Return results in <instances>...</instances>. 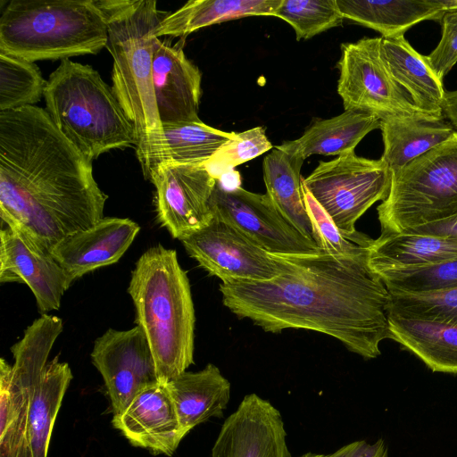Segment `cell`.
I'll use <instances>...</instances> for the list:
<instances>
[{
    "label": "cell",
    "instance_id": "obj_9",
    "mask_svg": "<svg viewBox=\"0 0 457 457\" xmlns=\"http://www.w3.org/2000/svg\"><path fill=\"white\" fill-rule=\"evenodd\" d=\"M391 175L383 160L360 157L352 152L329 162L320 161L302 183L345 237L369 247L372 239L358 232L355 223L376 202L386 197Z\"/></svg>",
    "mask_w": 457,
    "mask_h": 457
},
{
    "label": "cell",
    "instance_id": "obj_35",
    "mask_svg": "<svg viewBox=\"0 0 457 457\" xmlns=\"http://www.w3.org/2000/svg\"><path fill=\"white\" fill-rule=\"evenodd\" d=\"M263 127H255L235 133V137L224 144L205 164L216 179L227 171L272 149Z\"/></svg>",
    "mask_w": 457,
    "mask_h": 457
},
{
    "label": "cell",
    "instance_id": "obj_34",
    "mask_svg": "<svg viewBox=\"0 0 457 457\" xmlns=\"http://www.w3.org/2000/svg\"><path fill=\"white\" fill-rule=\"evenodd\" d=\"M389 294L387 314L457 326V289L428 294Z\"/></svg>",
    "mask_w": 457,
    "mask_h": 457
},
{
    "label": "cell",
    "instance_id": "obj_10",
    "mask_svg": "<svg viewBox=\"0 0 457 457\" xmlns=\"http://www.w3.org/2000/svg\"><path fill=\"white\" fill-rule=\"evenodd\" d=\"M381 40L364 37L341 46L337 93L345 111L369 112L380 120L435 117L418 109L394 79L381 56Z\"/></svg>",
    "mask_w": 457,
    "mask_h": 457
},
{
    "label": "cell",
    "instance_id": "obj_7",
    "mask_svg": "<svg viewBox=\"0 0 457 457\" xmlns=\"http://www.w3.org/2000/svg\"><path fill=\"white\" fill-rule=\"evenodd\" d=\"M391 173L387 195L377 207L381 233L409 232L457 216V131Z\"/></svg>",
    "mask_w": 457,
    "mask_h": 457
},
{
    "label": "cell",
    "instance_id": "obj_6",
    "mask_svg": "<svg viewBox=\"0 0 457 457\" xmlns=\"http://www.w3.org/2000/svg\"><path fill=\"white\" fill-rule=\"evenodd\" d=\"M107 40L96 0H12L0 17V52L31 62L96 54Z\"/></svg>",
    "mask_w": 457,
    "mask_h": 457
},
{
    "label": "cell",
    "instance_id": "obj_37",
    "mask_svg": "<svg viewBox=\"0 0 457 457\" xmlns=\"http://www.w3.org/2000/svg\"><path fill=\"white\" fill-rule=\"evenodd\" d=\"M441 23V39L425 58L436 75L443 80L457 62V7L446 11Z\"/></svg>",
    "mask_w": 457,
    "mask_h": 457
},
{
    "label": "cell",
    "instance_id": "obj_39",
    "mask_svg": "<svg viewBox=\"0 0 457 457\" xmlns=\"http://www.w3.org/2000/svg\"><path fill=\"white\" fill-rule=\"evenodd\" d=\"M409 232H417L457 240V216L419 227Z\"/></svg>",
    "mask_w": 457,
    "mask_h": 457
},
{
    "label": "cell",
    "instance_id": "obj_19",
    "mask_svg": "<svg viewBox=\"0 0 457 457\" xmlns=\"http://www.w3.org/2000/svg\"><path fill=\"white\" fill-rule=\"evenodd\" d=\"M140 228L126 218H103L93 226L71 234L51 251L73 282L86 273L117 262Z\"/></svg>",
    "mask_w": 457,
    "mask_h": 457
},
{
    "label": "cell",
    "instance_id": "obj_15",
    "mask_svg": "<svg viewBox=\"0 0 457 457\" xmlns=\"http://www.w3.org/2000/svg\"><path fill=\"white\" fill-rule=\"evenodd\" d=\"M282 416L269 401L250 394L223 423L212 457H291Z\"/></svg>",
    "mask_w": 457,
    "mask_h": 457
},
{
    "label": "cell",
    "instance_id": "obj_20",
    "mask_svg": "<svg viewBox=\"0 0 457 457\" xmlns=\"http://www.w3.org/2000/svg\"><path fill=\"white\" fill-rule=\"evenodd\" d=\"M344 17L378 31L383 38L403 36L413 25L441 21L445 12L457 7V0H336Z\"/></svg>",
    "mask_w": 457,
    "mask_h": 457
},
{
    "label": "cell",
    "instance_id": "obj_36",
    "mask_svg": "<svg viewBox=\"0 0 457 457\" xmlns=\"http://www.w3.org/2000/svg\"><path fill=\"white\" fill-rule=\"evenodd\" d=\"M302 192L312 224L313 240L320 250L345 255H353L368 251V247L361 246L341 234L326 211L303 183Z\"/></svg>",
    "mask_w": 457,
    "mask_h": 457
},
{
    "label": "cell",
    "instance_id": "obj_12",
    "mask_svg": "<svg viewBox=\"0 0 457 457\" xmlns=\"http://www.w3.org/2000/svg\"><path fill=\"white\" fill-rule=\"evenodd\" d=\"M210 204L214 216L238 228L270 253L320 250L282 216L267 194L253 193L239 186L228 187L217 179Z\"/></svg>",
    "mask_w": 457,
    "mask_h": 457
},
{
    "label": "cell",
    "instance_id": "obj_11",
    "mask_svg": "<svg viewBox=\"0 0 457 457\" xmlns=\"http://www.w3.org/2000/svg\"><path fill=\"white\" fill-rule=\"evenodd\" d=\"M180 241L187 253L222 283L267 281L281 271L270 253L214 215L206 226Z\"/></svg>",
    "mask_w": 457,
    "mask_h": 457
},
{
    "label": "cell",
    "instance_id": "obj_40",
    "mask_svg": "<svg viewBox=\"0 0 457 457\" xmlns=\"http://www.w3.org/2000/svg\"><path fill=\"white\" fill-rule=\"evenodd\" d=\"M443 112L457 131V90L446 91Z\"/></svg>",
    "mask_w": 457,
    "mask_h": 457
},
{
    "label": "cell",
    "instance_id": "obj_28",
    "mask_svg": "<svg viewBox=\"0 0 457 457\" xmlns=\"http://www.w3.org/2000/svg\"><path fill=\"white\" fill-rule=\"evenodd\" d=\"M380 118L345 110L330 119L317 120L295 140L286 141L304 160L312 154L342 155L354 152L370 131L380 127Z\"/></svg>",
    "mask_w": 457,
    "mask_h": 457
},
{
    "label": "cell",
    "instance_id": "obj_21",
    "mask_svg": "<svg viewBox=\"0 0 457 457\" xmlns=\"http://www.w3.org/2000/svg\"><path fill=\"white\" fill-rule=\"evenodd\" d=\"M166 386L186 436L209 419L221 418L230 398V383L212 363L196 372L185 371Z\"/></svg>",
    "mask_w": 457,
    "mask_h": 457
},
{
    "label": "cell",
    "instance_id": "obj_27",
    "mask_svg": "<svg viewBox=\"0 0 457 457\" xmlns=\"http://www.w3.org/2000/svg\"><path fill=\"white\" fill-rule=\"evenodd\" d=\"M282 0H191L164 16L156 36L187 37L202 28L248 16H275Z\"/></svg>",
    "mask_w": 457,
    "mask_h": 457
},
{
    "label": "cell",
    "instance_id": "obj_23",
    "mask_svg": "<svg viewBox=\"0 0 457 457\" xmlns=\"http://www.w3.org/2000/svg\"><path fill=\"white\" fill-rule=\"evenodd\" d=\"M373 272L432 265L457 259V240L417 232L381 233L368 247Z\"/></svg>",
    "mask_w": 457,
    "mask_h": 457
},
{
    "label": "cell",
    "instance_id": "obj_33",
    "mask_svg": "<svg viewBox=\"0 0 457 457\" xmlns=\"http://www.w3.org/2000/svg\"><path fill=\"white\" fill-rule=\"evenodd\" d=\"M276 17L287 22L296 39H309L342 24L336 0H282Z\"/></svg>",
    "mask_w": 457,
    "mask_h": 457
},
{
    "label": "cell",
    "instance_id": "obj_14",
    "mask_svg": "<svg viewBox=\"0 0 457 457\" xmlns=\"http://www.w3.org/2000/svg\"><path fill=\"white\" fill-rule=\"evenodd\" d=\"M103 377L113 414L122 411L144 388L159 383L155 362L143 328H110L98 337L91 353Z\"/></svg>",
    "mask_w": 457,
    "mask_h": 457
},
{
    "label": "cell",
    "instance_id": "obj_13",
    "mask_svg": "<svg viewBox=\"0 0 457 457\" xmlns=\"http://www.w3.org/2000/svg\"><path fill=\"white\" fill-rule=\"evenodd\" d=\"M148 179L155 187L158 220L174 238L181 240L212 220L217 179L205 165L162 162Z\"/></svg>",
    "mask_w": 457,
    "mask_h": 457
},
{
    "label": "cell",
    "instance_id": "obj_8",
    "mask_svg": "<svg viewBox=\"0 0 457 457\" xmlns=\"http://www.w3.org/2000/svg\"><path fill=\"white\" fill-rule=\"evenodd\" d=\"M62 329L60 318L43 314L11 347L13 365L0 360V457H29L30 406L50 351Z\"/></svg>",
    "mask_w": 457,
    "mask_h": 457
},
{
    "label": "cell",
    "instance_id": "obj_30",
    "mask_svg": "<svg viewBox=\"0 0 457 457\" xmlns=\"http://www.w3.org/2000/svg\"><path fill=\"white\" fill-rule=\"evenodd\" d=\"M234 137L235 132L220 130L202 120L163 125L162 144L152 170L162 162L205 165Z\"/></svg>",
    "mask_w": 457,
    "mask_h": 457
},
{
    "label": "cell",
    "instance_id": "obj_4",
    "mask_svg": "<svg viewBox=\"0 0 457 457\" xmlns=\"http://www.w3.org/2000/svg\"><path fill=\"white\" fill-rule=\"evenodd\" d=\"M128 292L136 322L145 333L158 381L166 385L194 363L195 309L187 272L173 249H147L132 271Z\"/></svg>",
    "mask_w": 457,
    "mask_h": 457
},
{
    "label": "cell",
    "instance_id": "obj_17",
    "mask_svg": "<svg viewBox=\"0 0 457 457\" xmlns=\"http://www.w3.org/2000/svg\"><path fill=\"white\" fill-rule=\"evenodd\" d=\"M115 428L137 447L171 456L186 436L166 385L156 383L137 393L113 414Z\"/></svg>",
    "mask_w": 457,
    "mask_h": 457
},
{
    "label": "cell",
    "instance_id": "obj_2",
    "mask_svg": "<svg viewBox=\"0 0 457 457\" xmlns=\"http://www.w3.org/2000/svg\"><path fill=\"white\" fill-rule=\"evenodd\" d=\"M107 195L89 162L45 109L0 112V217L51 253L64 237L104 218Z\"/></svg>",
    "mask_w": 457,
    "mask_h": 457
},
{
    "label": "cell",
    "instance_id": "obj_31",
    "mask_svg": "<svg viewBox=\"0 0 457 457\" xmlns=\"http://www.w3.org/2000/svg\"><path fill=\"white\" fill-rule=\"evenodd\" d=\"M46 82L34 62L0 52V112L37 103Z\"/></svg>",
    "mask_w": 457,
    "mask_h": 457
},
{
    "label": "cell",
    "instance_id": "obj_26",
    "mask_svg": "<svg viewBox=\"0 0 457 457\" xmlns=\"http://www.w3.org/2000/svg\"><path fill=\"white\" fill-rule=\"evenodd\" d=\"M384 151L381 160L394 172L456 131L445 117H389L380 121Z\"/></svg>",
    "mask_w": 457,
    "mask_h": 457
},
{
    "label": "cell",
    "instance_id": "obj_3",
    "mask_svg": "<svg viewBox=\"0 0 457 457\" xmlns=\"http://www.w3.org/2000/svg\"><path fill=\"white\" fill-rule=\"evenodd\" d=\"M108 27L106 47L112 57V91L134 126L136 152L149 178L159 152L162 127L153 86L155 34L162 17L154 0H96Z\"/></svg>",
    "mask_w": 457,
    "mask_h": 457
},
{
    "label": "cell",
    "instance_id": "obj_25",
    "mask_svg": "<svg viewBox=\"0 0 457 457\" xmlns=\"http://www.w3.org/2000/svg\"><path fill=\"white\" fill-rule=\"evenodd\" d=\"M303 161L284 142L264 157L263 180L266 194L282 216L300 233L313 240L302 192L301 168Z\"/></svg>",
    "mask_w": 457,
    "mask_h": 457
},
{
    "label": "cell",
    "instance_id": "obj_1",
    "mask_svg": "<svg viewBox=\"0 0 457 457\" xmlns=\"http://www.w3.org/2000/svg\"><path fill=\"white\" fill-rule=\"evenodd\" d=\"M280 273L267 281L220 283L222 303L270 333L303 328L328 335L364 359L388 338L390 294L368 264V251L270 253Z\"/></svg>",
    "mask_w": 457,
    "mask_h": 457
},
{
    "label": "cell",
    "instance_id": "obj_18",
    "mask_svg": "<svg viewBox=\"0 0 457 457\" xmlns=\"http://www.w3.org/2000/svg\"><path fill=\"white\" fill-rule=\"evenodd\" d=\"M202 73L179 44L161 41L154 55L153 86L163 125L200 121Z\"/></svg>",
    "mask_w": 457,
    "mask_h": 457
},
{
    "label": "cell",
    "instance_id": "obj_5",
    "mask_svg": "<svg viewBox=\"0 0 457 457\" xmlns=\"http://www.w3.org/2000/svg\"><path fill=\"white\" fill-rule=\"evenodd\" d=\"M44 98L55 127L89 162L112 149L136 145L133 124L91 66L62 60L47 79Z\"/></svg>",
    "mask_w": 457,
    "mask_h": 457
},
{
    "label": "cell",
    "instance_id": "obj_16",
    "mask_svg": "<svg viewBox=\"0 0 457 457\" xmlns=\"http://www.w3.org/2000/svg\"><path fill=\"white\" fill-rule=\"evenodd\" d=\"M0 281L25 283L32 291L38 312L58 310L72 283L54 259L12 228L0 231Z\"/></svg>",
    "mask_w": 457,
    "mask_h": 457
},
{
    "label": "cell",
    "instance_id": "obj_29",
    "mask_svg": "<svg viewBox=\"0 0 457 457\" xmlns=\"http://www.w3.org/2000/svg\"><path fill=\"white\" fill-rule=\"evenodd\" d=\"M71 379L69 364L58 356L45 366L29 414V457H47L53 428Z\"/></svg>",
    "mask_w": 457,
    "mask_h": 457
},
{
    "label": "cell",
    "instance_id": "obj_24",
    "mask_svg": "<svg viewBox=\"0 0 457 457\" xmlns=\"http://www.w3.org/2000/svg\"><path fill=\"white\" fill-rule=\"evenodd\" d=\"M388 339L419 357L432 371L457 374V326L387 314Z\"/></svg>",
    "mask_w": 457,
    "mask_h": 457
},
{
    "label": "cell",
    "instance_id": "obj_38",
    "mask_svg": "<svg viewBox=\"0 0 457 457\" xmlns=\"http://www.w3.org/2000/svg\"><path fill=\"white\" fill-rule=\"evenodd\" d=\"M299 457H387L386 446L382 439L374 444L355 441L330 454L304 453Z\"/></svg>",
    "mask_w": 457,
    "mask_h": 457
},
{
    "label": "cell",
    "instance_id": "obj_22",
    "mask_svg": "<svg viewBox=\"0 0 457 457\" xmlns=\"http://www.w3.org/2000/svg\"><path fill=\"white\" fill-rule=\"evenodd\" d=\"M380 53L392 77L415 106L427 114L445 117L443 104L446 91L425 55L419 54L404 36L382 37Z\"/></svg>",
    "mask_w": 457,
    "mask_h": 457
},
{
    "label": "cell",
    "instance_id": "obj_32",
    "mask_svg": "<svg viewBox=\"0 0 457 457\" xmlns=\"http://www.w3.org/2000/svg\"><path fill=\"white\" fill-rule=\"evenodd\" d=\"M389 293L428 294L457 289V259L403 270L374 272Z\"/></svg>",
    "mask_w": 457,
    "mask_h": 457
}]
</instances>
